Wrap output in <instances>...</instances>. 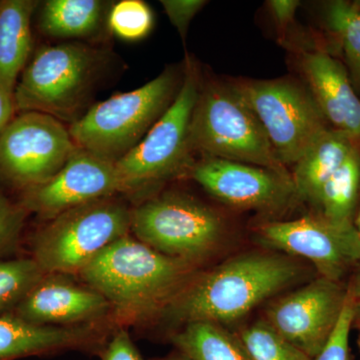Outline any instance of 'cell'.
Returning <instances> with one entry per match:
<instances>
[{
  "mask_svg": "<svg viewBox=\"0 0 360 360\" xmlns=\"http://www.w3.org/2000/svg\"><path fill=\"white\" fill-rule=\"evenodd\" d=\"M80 277L127 319L162 314L198 274V265L167 257L127 236L79 271Z\"/></svg>",
  "mask_w": 360,
  "mask_h": 360,
  "instance_id": "1",
  "label": "cell"
},
{
  "mask_svg": "<svg viewBox=\"0 0 360 360\" xmlns=\"http://www.w3.org/2000/svg\"><path fill=\"white\" fill-rule=\"evenodd\" d=\"M303 267L288 255L251 252L200 274L162 314L179 323L236 321L253 307L297 283Z\"/></svg>",
  "mask_w": 360,
  "mask_h": 360,
  "instance_id": "2",
  "label": "cell"
},
{
  "mask_svg": "<svg viewBox=\"0 0 360 360\" xmlns=\"http://www.w3.org/2000/svg\"><path fill=\"white\" fill-rule=\"evenodd\" d=\"M189 146L193 155L291 174L277 158L262 123L233 80L201 82L189 127Z\"/></svg>",
  "mask_w": 360,
  "mask_h": 360,
  "instance_id": "3",
  "label": "cell"
},
{
  "mask_svg": "<svg viewBox=\"0 0 360 360\" xmlns=\"http://www.w3.org/2000/svg\"><path fill=\"white\" fill-rule=\"evenodd\" d=\"M180 86L177 71L167 68L143 86L92 106L71 123V137L78 148L115 165L165 115Z\"/></svg>",
  "mask_w": 360,
  "mask_h": 360,
  "instance_id": "4",
  "label": "cell"
},
{
  "mask_svg": "<svg viewBox=\"0 0 360 360\" xmlns=\"http://www.w3.org/2000/svg\"><path fill=\"white\" fill-rule=\"evenodd\" d=\"M103 68L101 51L77 42L42 47L21 73L14 105L75 122Z\"/></svg>",
  "mask_w": 360,
  "mask_h": 360,
  "instance_id": "5",
  "label": "cell"
},
{
  "mask_svg": "<svg viewBox=\"0 0 360 360\" xmlns=\"http://www.w3.org/2000/svg\"><path fill=\"white\" fill-rule=\"evenodd\" d=\"M200 85L198 68L187 58L181 86L174 103L146 137L115 163L125 193L150 191L189 174L193 165L189 127Z\"/></svg>",
  "mask_w": 360,
  "mask_h": 360,
  "instance_id": "6",
  "label": "cell"
},
{
  "mask_svg": "<svg viewBox=\"0 0 360 360\" xmlns=\"http://www.w3.org/2000/svg\"><path fill=\"white\" fill-rule=\"evenodd\" d=\"M131 212L113 196L66 210L37 234L32 258L46 274H78L104 248L129 236Z\"/></svg>",
  "mask_w": 360,
  "mask_h": 360,
  "instance_id": "7",
  "label": "cell"
},
{
  "mask_svg": "<svg viewBox=\"0 0 360 360\" xmlns=\"http://www.w3.org/2000/svg\"><path fill=\"white\" fill-rule=\"evenodd\" d=\"M130 231L153 250L198 265L221 243L224 222L193 196L167 193L132 210Z\"/></svg>",
  "mask_w": 360,
  "mask_h": 360,
  "instance_id": "8",
  "label": "cell"
},
{
  "mask_svg": "<svg viewBox=\"0 0 360 360\" xmlns=\"http://www.w3.org/2000/svg\"><path fill=\"white\" fill-rule=\"evenodd\" d=\"M233 82L285 167H293L317 137L330 129L307 85L295 78Z\"/></svg>",
  "mask_w": 360,
  "mask_h": 360,
  "instance_id": "9",
  "label": "cell"
},
{
  "mask_svg": "<svg viewBox=\"0 0 360 360\" xmlns=\"http://www.w3.org/2000/svg\"><path fill=\"white\" fill-rule=\"evenodd\" d=\"M77 148L60 120L20 112L0 134V179L25 193L58 174Z\"/></svg>",
  "mask_w": 360,
  "mask_h": 360,
  "instance_id": "10",
  "label": "cell"
},
{
  "mask_svg": "<svg viewBox=\"0 0 360 360\" xmlns=\"http://www.w3.org/2000/svg\"><path fill=\"white\" fill-rule=\"evenodd\" d=\"M262 245L314 265L321 277L341 283L360 262V236L354 225L333 224L317 213L288 221H269L255 229Z\"/></svg>",
  "mask_w": 360,
  "mask_h": 360,
  "instance_id": "11",
  "label": "cell"
},
{
  "mask_svg": "<svg viewBox=\"0 0 360 360\" xmlns=\"http://www.w3.org/2000/svg\"><path fill=\"white\" fill-rule=\"evenodd\" d=\"M189 175L217 200L239 210L276 214L300 201L291 174L257 165L202 158Z\"/></svg>",
  "mask_w": 360,
  "mask_h": 360,
  "instance_id": "12",
  "label": "cell"
},
{
  "mask_svg": "<svg viewBox=\"0 0 360 360\" xmlns=\"http://www.w3.org/2000/svg\"><path fill=\"white\" fill-rule=\"evenodd\" d=\"M347 297V286L319 277L272 303L265 321L314 359L335 331Z\"/></svg>",
  "mask_w": 360,
  "mask_h": 360,
  "instance_id": "13",
  "label": "cell"
},
{
  "mask_svg": "<svg viewBox=\"0 0 360 360\" xmlns=\"http://www.w3.org/2000/svg\"><path fill=\"white\" fill-rule=\"evenodd\" d=\"M125 193L115 163L77 148L63 169L41 186L22 193L26 212L52 219L60 213Z\"/></svg>",
  "mask_w": 360,
  "mask_h": 360,
  "instance_id": "14",
  "label": "cell"
},
{
  "mask_svg": "<svg viewBox=\"0 0 360 360\" xmlns=\"http://www.w3.org/2000/svg\"><path fill=\"white\" fill-rule=\"evenodd\" d=\"M46 274L13 314L39 326H73L96 321L111 309L104 296L60 277Z\"/></svg>",
  "mask_w": 360,
  "mask_h": 360,
  "instance_id": "15",
  "label": "cell"
},
{
  "mask_svg": "<svg viewBox=\"0 0 360 360\" xmlns=\"http://www.w3.org/2000/svg\"><path fill=\"white\" fill-rule=\"evenodd\" d=\"M305 84L329 127L360 146V98L347 70L328 52H303L300 58Z\"/></svg>",
  "mask_w": 360,
  "mask_h": 360,
  "instance_id": "16",
  "label": "cell"
},
{
  "mask_svg": "<svg viewBox=\"0 0 360 360\" xmlns=\"http://www.w3.org/2000/svg\"><path fill=\"white\" fill-rule=\"evenodd\" d=\"M103 340L90 326L30 323L13 314L0 316V360H16L68 349H91Z\"/></svg>",
  "mask_w": 360,
  "mask_h": 360,
  "instance_id": "17",
  "label": "cell"
},
{
  "mask_svg": "<svg viewBox=\"0 0 360 360\" xmlns=\"http://www.w3.org/2000/svg\"><path fill=\"white\" fill-rule=\"evenodd\" d=\"M37 0L0 1V85L14 94L32 49V20Z\"/></svg>",
  "mask_w": 360,
  "mask_h": 360,
  "instance_id": "18",
  "label": "cell"
},
{
  "mask_svg": "<svg viewBox=\"0 0 360 360\" xmlns=\"http://www.w3.org/2000/svg\"><path fill=\"white\" fill-rule=\"evenodd\" d=\"M356 146L335 129H326L319 135L293 165L291 177L298 200L314 206L322 186Z\"/></svg>",
  "mask_w": 360,
  "mask_h": 360,
  "instance_id": "19",
  "label": "cell"
},
{
  "mask_svg": "<svg viewBox=\"0 0 360 360\" xmlns=\"http://www.w3.org/2000/svg\"><path fill=\"white\" fill-rule=\"evenodd\" d=\"M104 16L105 4L99 0H49L40 9L39 25L54 39H82L101 28Z\"/></svg>",
  "mask_w": 360,
  "mask_h": 360,
  "instance_id": "20",
  "label": "cell"
},
{
  "mask_svg": "<svg viewBox=\"0 0 360 360\" xmlns=\"http://www.w3.org/2000/svg\"><path fill=\"white\" fill-rule=\"evenodd\" d=\"M172 341L191 360H253L239 336L213 322L184 324Z\"/></svg>",
  "mask_w": 360,
  "mask_h": 360,
  "instance_id": "21",
  "label": "cell"
},
{
  "mask_svg": "<svg viewBox=\"0 0 360 360\" xmlns=\"http://www.w3.org/2000/svg\"><path fill=\"white\" fill-rule=\"evenodd\" d=\"M360 200V146H356L322 186L314 213L340 225H354Z\"/></svg>",
  "mask_w": 360,
  "mask_h": 360,
  "instance_id": "22",
  "label": "cell"
},
{
  "mask_svg": "<svg viewBox=\"0 0 360 360\" xmlns=\"http://www.w3.org/2000/svg\"><path fill=\"white\" fill-rule=\"evenodd\" d=\"M326 20L330 32L340 39L352 82L360 91V8L345 1L330 2L326 9Z\"/></svg>",
  "mask_w": 360,
  "mask_h": 360,
  "instance_id": "23",
  "label": "cell"
},
{
  "mask_svg": "<svg viewBox=\"0 0 360 360\" xmlns=\"http://www.w3.org/2000/svg\"><path fill=\"white\" fill-rule=\"evenodd\" d=\"M45 276L33 258L0 262V316L13 314Z\"/></svg>",
  "mask_w": 360,
  "mask_h": 360,
  "instance_id": "24",
  "label": "cell"
},
{
  "mask_svg": "<svg viewBox=\"0 0 360 360\" xmlns=\"http://www.w3.org/2000/svg\"><path fill=\"white\" fill-rule=\"evenodd\" d=\"M238 336L253 360H314L284 340L265 321L255 322Z\"/></svg>",
  "mask_w": 360,
  "mask_h": 360,
  "instance_id": "25",
  "label": "cell"
},
{
  "mask_svg": "<svg viewBox=\"0 0 360 360\" xmlns=\"http://www.w3.org/2000/svg\"><path fill=\"white\" fill-rule=\"evenodd\" d=\"M108 25L120 39H141L153 28V11L141 0H122L111 8L108 16Z\"/></svg>",
  "mask_w": 360,
  "mask_h": 360,
  "instance_id": "26",
  "label": "cell"
},
{
  "mask_svg": "<svg viewBox=\"0 0 360 360\" xmlns=\"http://www.w3.org/2000/svg\"><path fill=\"white\" fill-rule=\"evenodd\" d=\"M354 322V300L347 290V302L338 326L314 360H352L349 350V333Z\"/></svg>",
  "mask_w": 360,
  "mask_h": 360,
  "instance_id": "27",
  "label": "cell"
},
{
  "mask_svg": "<svg viewBox=\"0 0 360 360\" xmlns=\"http://www.w3.org/2000/svg\"><path fill=\"white\" fill-rule=\"evenodd\" d=\"M26 210L0 193V253L14 245L25 222Z\"/></svg>",
  "mask_w": 360,
  "mask_h": 360,
  "instance_id": "28",
  "label": "cell"
},
{
  "mask_svg": "<svg viewBox=\"0 0 360 360\" xmlns=\"http://www.w3.org/2000/svg\"><path fill=\"white\" fill-rule=\"evenodd\" d=\"M160 4L180 37L184 40L191 20L207 2L203 0H161Z\"/></svg>",
  "mask_w": 360,
  "mask_h": 360,
  "instance_id": "29",
  "label": "cell"
},
{
  "mask_svg": "<svg viewBox=\"0 0 360 360\" xmlns=\"http://www.w3.org/2000/svg\"><path fill=\"white\" fill-rule=\"evenodd\" d=\"M103 360H144L127 330L120 329L103 349Z\"/></svg>",
  "mask_w": 360,
  "mask_h": 360,
  "instance_id": "30",
  "label": "cell"
},
{
  "mask_svg": "<svg viewBox=\"0 0 360 360\" xmlns=\"http://www.w3.org/2000/svg\"><path fill=\"white\" fill-rule=\"evenodd\" d=\"M300 1L295 0H270L267 1L269 13L276 21V25L281 32L288 30V26L295 21L296 11L300 6Z\"/></svg>",
  "mask_w": 360,
  "mask_h": 360,
  "instance_id": "31",
  "label": "cell"
},
{
  "mask_svg": "<svg viewBox=\"0 0 360 360\" xmlns=\"http://www.w3.org/2000/svg\"><path fill=\"white\" fill-rule=\"evenodd\" d=\"M15 113L13 92L0 85V134L6 129Z\"/></svg>",
  "mask_w": 360,
  "mask_h": 360,
  "instance_id": "32",
  "label": "cell"
},
{
  "mask_svg": "<svg viewBox=\"0 0 360 360\" xmlns=\"http://www.w3.org/2000/svg\"><path fill=\"white\" fill-rule=\"evenodd\" d=\"M355 269L356 270H355L354 276H352V281L347 285V290L354 297V302H360V262L355 267Z\"/></svg>",
  "mask_w": 360,
  "mask_h": 360,
  "instance_id": "33",
  "label": "cell"
},
{
  "mask_svg": "<svg viewBox=\"0 0 360 360\" xmlns=\"http://www.w3.org/2000/svg\"><path fill=\"white\" fill-rule=\"evenodd\" d=\"M153 360H191L188 359V357L186 356V355L179 354L176 355H172V356L165 357V359H153Z\"/></svg>",
  "mask_w": 360,
  "mask_h": 360,
  "instance_id": "34",
  "label": "cell"
},
{
  "mask_svg": "<svg viewBox=\"0 0 360 360\" xmlns=\"http://www.w3.org/2000/svg\"><path fill=\"white\" fill-rule=\"evenodd\" d=\"M360 319V302H354V321Z\"/></svg>",
  "mask_w": 360,
  "mask_h": 360,
  "instance_id": "35",
  "label": "cell"
},
{
  "mask_svg": "<svg viewBox=\"0 0 360 360\" xmlns=\"http://www.w3.org/2000/svg\"><path fill=\"white\" fill-rule=\"evenodd\" d=\"M357 231H359V236H360V212L359 214V217H357Z\"/></svg>",
  "mask_w": 360,
  "mask_h": 360,
  "instance_id": "36",
  "label": "cell"
},
{
  "mask_svg": "<svg viewBox=\"0 0 360 360\" xmlns=\"http://www.w3.org/2000/svg\"><path fill=\"white\" fill-rule=\"evenodd\" d=\"M356 322H357V326H359V349H360V319H359V321H356Z\"/></svg>",
  "mask_w": 360,
  "mask_h": 360,
  "instance_id": "37",
  "label": "cell"
}]
</instances>
